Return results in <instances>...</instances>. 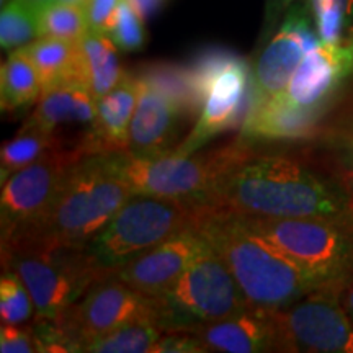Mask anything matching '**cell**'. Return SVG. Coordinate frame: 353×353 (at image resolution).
<instances>
[{"label": "cell", "instance_id": "1", "mask_svg": "<svg viewBox=\"0 0 353 353\" xmlns=\"http://www.w3.org/2000/svg\"><path fill=\"white\" fill-rule=\"evenodd\" d=\"M196 208L250 218H325L353 224V200L332 175L322 176L285 154L257 152L224 176Z\"/></svg>", "mask_w": 353, "mask_h": 353}, {"label": "cell", "instance_id": "2", "mask_svg": "<svg viewBox=\"0 0 353 353\" xmlns=\"http://www.w3.org/2000/svg\"><path fill=\"white\" fill-rule=\"evenodd\" d=\"M196 228L226 262L250 307L280 311L317 291L296 263L237 214L198 208Z\"/></svg>", "mask_w": 353, "mask_h": 353}, {"label": "cell", "instance_id": "3", "mask_svg": "<svg viewBox=\"0 0 353 353\" xmlns=\"http://www.w3.org/2000/svg\"><path fill=\"white\" fill-rule=\"evenodd\" d=\"M254 143L237 136L231 143L180 156H141L130 151L103 154L105 162L138 195L185 200L198 206L232 169L257 154Z\"/></svg>", "mask_w": 353, "mask_h": 353}, {"label": "cell", "instance_id": "4", "mask_svg": "<svg viewBox=\"0 0 353 353\" xmlns=\"http://www.w3.org/2000/svg\"><path fill=\"white\" fill-rule=\"evenodd\" d=\"M237 216L296 263L317 291L341 296L353 281V224L325 218Z\"/></svg>", "mask_w": 353, "mask_h": 353}, {"label": "cell", "instance_id": "5", "mask_svg": "<svg viewBox=\"0 0 353 353\" xmlns=\"http://www.w3.org/2000/svg\"><path fill=\"white\" fill-rule=\"evenodd\" d=\"M2 270L15 272L28 288L37 321L57 319L105 275L85 244H59L39 237H26L2 249Z\"/></svg>", "mask_w": 353, "mask_h": 353}, {"label": "cell", "instance_id": "6", "mask_svg": "<svg viewBox=\"0 0 353 353\" xmlns=\"http://www.w3.org/2000/svg\"><path fill=\"white\" fill-rule=\"evenodd\" d=\"M132 195L130 185L107 165L103 154L88 156L68 170L43 226L30 237L87 244Z\"/></svg>", "mask_w": 353, "mask_h": 353}, {"label": "cell", "instance_id": "7", "mask_svg": "<svg viewBox=\"0 0 353 353\" xmlns=\"http://www.w3.org/2000/svg\"><path fill=\"white\" fill-rule=\"evenodd\" d=\"M198 208L176 198L134 193L85 244L101 273H112L128 260L193 226Z\"/></svg>", "mask_w": 353, "mask_h": 353}, {"label": "cell", "instance_id": "8", "mask_svg": "<svg viewBox=\"0 0 353 353\" xmlns=\"http://www.w3.org/2000/svg\"><path fill=\"white\" fill-rule=\"evenodd\" d=\"M159 325L167 330H193L249 309V303L226 262L210 244L183 275L157 296Z\"/></svg>", "mask_w": 353, "mask_h": 353}, {"label": "cell", "instance_id": "9", "mask_svg": "<svg viewBox=\"0 0 353 353\" xmlns=\"http://www.w3.org/2000/svg\"><path fill=\"white\" fill-rule=\"evenodd\" d=\"M201 113L195 126L174 152L180 156L200 151L205 144L239 125L245 117L250 69L245 59L226 50L205 51L188 65Z\"/></svg>", "mask_w": 353, "mask_h": 353}, {"label": "cell", "instance_id": "10", "mask_svg": "<svg viewBox=\"0 0 353 353\" xmlns=\"http://www.w3.org/2000/svg\"><path fill=\"white\" fill-rule=\"evenodd\" d=\"M85 157L77 143L72 148L61 144L2 183L0 249L33 236L43 226L68 170Z\"/></svg>", "mask_w": 353, "mask_h": 353}, {"label": "cell", "instance_id": "11", "mask_svg": "<svg viewBox=\"0 0 353 353\" xmlns=\"http://www.w3.org/2000/svg\"><path fill=\"white\" fill-rule=\"evenodd\" d=\"M157 298L139 293L123 283L113 273H105L92 283L87 293L56 321L72 342L76 353L92 339L134 322H154L159 325Z\"/></svg>", "mask_w": 353, "mask_h": 353}, {"label": "cell", "instance_id": "12", "mask_svg": "<svg viewBox=\"0 0 353 353\" xmlns=\"http://www.w3.org/2000/svg\"><path fill=\"white\" fill-rule=\"evenodd\" d=\"M319 43L311 7L301 0L293 3L283 15L278 32L265 43L250 70L245 113L283 94L304 56Z\"/></svg>", "mask_w": 353, "mask_h": 353}, {"label": "cell", "instance_id": "13", "mask_svg": "<svg viewBox=\"0 0 353 353\" xmlns=\"http://www.w3.org/2000/svg\"><path fill=\"white\" fill-rule=\"evenodd\" d=\"M275 314L285 352L353 353V322L339 294L316 291Z\"/></svg>", "mask_w": 353, "mask_h": 353}, {"label": "cell", "instance_id": "14", "mask_svg": "<svg viewBox=\"0 0 353 353\" xmlns=\"http://www.w3.org/2000/svg\"><path fill=\"white\" fill-rule=\"evenodd\" d=\"M206 245L208 241L198 231L195 221L193 226L136 255L112 273L139 293L157 298L183 275Z\"/></svg>", "mask_w": 353, "mask_h": 353}, {"label": "cell", "instance_id": "15", "mask_svg": "<svg viewBox=\"0 0 353 353\" xmlns=\"http://www.w3.org/2000/svg\"><path fill=\"white\" fill-rule=\"evenodd\" d=\"M353 74V39L319 43L304 56L281 97L304 110L327 112L339 88Z\"/></svg>", "mask_w": 353, "mask_h": 353}, {"label": "cell", "instance_id": "16", "mask_svg": "<svg viewBox=\"0 0 353 353\" xmlns=\"http://www.w3.org/2000/svg\"><path fill=\"white\" fill-rule=\"evenodd\" d=\"M188 332L195 334L208 352H285L275 311L249 307L241 314L198 325Z\"/></svg>", "mask_w": 353, "mask_h": 353}, {"label": "cell", "instance_id": "17", "mask_svg": "<svg viewBox=\"0 0 353 353\" xmlns=\"http://www.w3.org/2000/svg\"><path fill=\"white\" fill-rule=\"evenodd\" d=\"M138 76V74H136ZM139 97L130 128L128 151L141 156L172 152L180 121L187 118L180 105L152 82L139 77Z\"/></svg>", "mask_w": 353, "mask_h": 353}, {"label": "cell", "instance_id": "18", "mask_svg": "<svg viewBox=\"0 0 353 353\" xmlns=\"http://www.w3.org/2000/svg\"><path fill=\"white\" fill-rule=\"evenodd\" d=\"M139 97V79L126 72L121 82L97 100L95 120L77 141L85 156L128 151L130 128Z\"/></svg>", "mask_w": 353, "mask_h": 353}, {"label": "cell", "instance_id": "19", "mask_svg": "<svg viewBox=\"0 0 353 353\" xmlns=\"http://www.w3.org/2000/svg\"><path fill=\"white\" fill-rule=\"evenodd\" d=\"M324 114V112L294 107L278 95L245 113L239 136L254 144L262 141L312 139L321 132Z\"/></svg>", "mask_w": 353, "mask_h": 353}, {"label": "cell", "instance_id": "20", "mask_svg": "<svg viewBox=\"0 0 353 353\" xmlns=\"http://www.w3.org/2000/svg\"><path fill=\"white\" fill-rule=\"evenodd\" d=\"M97 99L83 82H63L44 88L25 126L56 131L64 125H87L95 120Z\"/></svg>", "mask_w": 353, "mask_h": 353}, {"label": "cell", "instance_id": "21", "mask_svg": "<svg viewBox=\"0 0 353 353\" xmlns=\"http://www.w3.org/2000/svg\"><path fill=\"white\" fill-rule=\"evenodd\" d=\"M25 50L37 65L43 82V90L63 82L76 81L85 83L81 41L74 43L59 38H37L26 44Z\"/></svg>", "mask_w": 353, "mask_h": 353}, {"label": "cell", "instance_id": "22", "mask_svg": "<svg viewBox=\"0 0 353 353\" xmlns=\"http://www.w3.org/2000/svg\"><path fill=\"white\" fill-rule=\"evenodd\" d=\"M43 94V82L25 46L10 52L0 72L2 112H17L37 103Z\"/></svg>", "mask_w": 353, "mask_h": 353}, {"label": "cell", "instance_id": "23", "mask_svg": "<svg viewBox=\"0 0 353 353\" xmlns=\"http://www.w3.org/2000/svg\"><path fill=\"white\" fill-rule=\"evenodd\" d=\"M118 48L107 34L87 30L81 39L83 77L97 100L108 94L126 76L117 54Z\"/></svg>", "mask_w": 353, "mask_h": 353}, {"label": "cell", "instance_id": "24", "mask_svg": "<svg viewBox=\"0 0 353 353\" xmlns=\"http://www.w3.org/2000/svg\"><path fill=\"white\" fill-rule=\"evenodd\" d=\"M63 144L56 131H46L34 126H21L17 136L3 143L0 151V182L38 161L44 152Z\"/></svg>", "mask_w": 353, "mask_h": 353}, {"label": "cell", "instance_id": "25", "mask_svg": "<svg viewBox=\"0 0 353 353\" xmlns=\"http://www.w3.org/2000/svg\"><path fill=\"white\" fill-rule=\"evenodd\" d=\"M164 329L154 322H134L92 339L83 347L87 353H151Z\"/></svg>", "mask_w": 353, "mask_h": 353}, {"label": "cell", "instance_id": "26", "mask_svg": "<svg viewBox=\"0 0 353 353\" xmlns=\"http://www.w3.org/2000/svg\"><path fill=\"white\" fill-rule=\"evenodd\" d=\"M139 77L152 82L154 85L169 94L180 105L187 118H198L201 113V105L198 101L195 87L188 68L174 64H152L136 72Z\"/></svg>", "mask_w": 353, "mask_h": 353}, {"label": "cell", "instance_id": "27", "mask_svg": "<svg viewBox=\"0 0 353 353\" xmlns=\"http://www.w3.org/2000/svg\"><path fill=\"white\" fill-rule=\"evenodd\" d=\"M39 10L28 0H8L0 13V44L13 51L39 38Z\"/></svg>", "mask_w": 353, "mask_h": 353}, {"label": "cell", "instance_id": "28", "mask_svg": "<svg viewBox=\"0 0 353 353\" xmlns=\"http://www.w3.org/2000/svg\"><path fill=\"white\" fill-rule=\"evenodd\" d=\"M38 26L39 38H59L79 43L88 30L85 7L54 0L39 10Z\"/></svg>", "mask_w": 353, "mask_h": 353}, {"label": "cell", "instance_id": "29", "mask_svg": "<svg viewBox=\"0 0 353 353\" xmlns=\"http://www.w3.org/2000/svg\"><path fill=\"white\" fill-rule=\"evenodd\" d=\"M322 43H341L353 28V0H309Z\"/></svg>", "mask_w": 353, "mask_h": 353}, {"label": "cell", "instance_id": "30", "mask_svg": "<svg viewBox=\"0 0 353 353\" xmlns=\"http://www.w3.org/2000/svg\"><path fill=\"white\" fill-rule=\"evenodd\" d=\"M37 316V307L20 276L12 270H2L0 278V319L2 324H26Z\"/></svg>", "mask_w": 353, "mask_h": 353}, {"label": "cell", "instance_id": "31", "mask_svg": "<svg viewBox=\"0 0 353 353\" xmlns=\"http://www.w3.org/2000/svg\"><path fill=\"white\" fill-rule=\"evenodd\" d=\"M107 37L120 51H138L145 44L144 20L128 0L121 3Z\"/></svg>", "mask_w": 353, "mask_h": 353}, {"label": "cell", "instance_id": "32", "mask_svg": "<svg viewBox=\"0 0 353 353\" xmlns=\"http://www.w3.org/2000/svg\"><path fill=\"white\" fill-rule=\"evenodd\" d=\"M0 352L37 353V334L33 324H2L0 327Z\"/></svg>", "mask_w": 353, "mask_h": 353}, {"label": "cell", "instance_id": "33", "mask_svg": "<svg viewBox=\"0 0 353 353\" xmlns=\"http://www.w3.org/2000/svg\"><path fill=\"white\" fill-rule=\"evenodd\" d=\"M200 339L188 330H167L152 347L151 353H206Z\"/></svg>", "mask_w": 353, "mask_h": 353}, {"label": "cell", "instance_id": "34", "mask_svg": "<svg viewBox=\"0 0 353 353\" xmlns=\"http://www.w3.org/2000/svg\"><path fill=\"white\" fill-rule=\"evenodd\" d=\"M125 0H87L85 13L88 30L108 34L118 8Z\"/></svg>", "mask_w": 353, "mask_h": 353}, {"label": "cell", "instance_id": "35", "mask_svg": "<svg viewBox=\"0 0 353 353\" xmlns=\"http://www.w3.org/2000/svg\"><path fill=\"white\" fill-rule=\"evenodd\" d=\"M332 172L330 175L342 185L353 200V145L343 144L337 149L332 159Z\"/></svg>", "mask_w": 353, "mask_h": 353}, {"label": "cell", "instance_id": "36", "mask_svg": "<svg viewBox=\"0 0 353 353\" xmlns=\"http://www.w3.org/2000/svg\"><path fill=\"white\" fill-rule=\"evenodd\" d=\"M296 2H299V0H267V13H265L262 41L272 37L273 30L276 28L280 17H283L286 10Z\"/></svg>", "mask_w": 353, "mask_h": 353}, {"label": "cell", "instance_id": "37", "mask_svg": "<svg viewBox=\"0 0 353 353\" xmlns=\"http://www.w3.org/2000/svg\"><path fill=\"white\" fill-rule=\"evenodd\" d=\"M128 2L131 3L132 8H134L141 17H143V20H148L164 7L167 0H128Z\"/></svg>", "mask_w": 353, "mask_h": 353}, {"label": "cell", "instance_id": "38", "mask_svg": "<svg viewBox=\"0 0 353 353\" xmlns=\"http://www.w3.org/2000/svg\"><path fill=\"white\" fill-rule=\"evenodd\" d=\"M341 303H342L343 309H345V312L348 314V317H350L352 322H353V281L347 286L345 290L342 291Z\"/></svg>", "mask_w": 353, "mask_h": 353}, {"label": "cell", "instance_id": "39", "mask_svg": "<svg viewBox=\"0 0 353 353\" xmlns=\"http://www.w3.org/2000/svg\"><path fill=\"white\" fill-rule=\"evenodd\" d=\"M30 3H32V6H34L38 8V10H41L43 7H46L48 3H51V2H54V0H28Z\"/></svg>", "mask_w": 353, "mask_h": 353}, {"label": "cell", "instance_id": "40", "mask_svg": "<svg viewBox=\"0 0 353 353\" xmlns=\"http://www.w3.org/2000/svg\"><path fill=\"white\" fill-rule=\"evenodd\" d=\"M61 2H68V3H76V6H82V7H85L87 0H61Z\"/></svg>", "mask_w": 353, "mask_h": 353}, {"label": "cell", "instance_id": "41", "mask_svg": "<svg viewBox=\"0 0 353 353\" xmlns=\"http://www.w3.org/2000/svg\"><path fill=\"white\" fill-rule=\"evenodd\" d=\"M348 37H350V38H352V39H353V28H352V30H350V34H348Z\"/></svg>", "mask_w": 353, "mask_h": 353}, {"label": "cell", "instance_id": "42", "mask_svg": "<svg viewBox=\"0 0 353 353\" xmlns=\"http://www.w3.org/2000/svg\"><path fill=\"white\" fill-rule=\"evenodd\" d=\"M8 2V0H2V6H3V3H7Z\"/></svg>", "mask_w": 353, "mask_h": 353}]
</instances>
